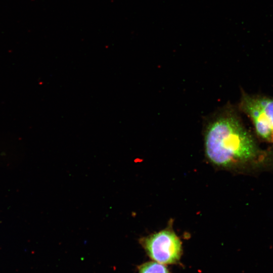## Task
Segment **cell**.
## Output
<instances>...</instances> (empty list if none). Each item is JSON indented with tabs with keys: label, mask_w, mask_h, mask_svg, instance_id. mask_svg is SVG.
I'll list each match as a JSON object with an SVG mask.
<instances>
[{
	"label": "cell",
	"mask_w": 273,
	"mask_h": 273,
	"mask_svg": "<svg viewBox=\"0 0 273 273\" xmlns=\"http://www.w3.org/2000/svg\"><path fill=\"white\" fill-rule=\"evenodd\" d=\"M240 108L250 119L256 135L273 143V98L243 93Z\"/></svg>",
	"instance_id": "7a4b0ae2"
},
{
	"label": "cell",
	"mask_w": 273,
	"mask_h": 273,
	"mask_svg": "<svg viewBox=\"0 0 273 273\" xmlns=\"http://www.w3.org/2000/svg\"><path fill=\"white\" fill-rule=\"evenodd\" d=\"M140 242L148 256L161 264L176 263L182 255L181 242L170 228L142 238Z\"/></svg>",
	"instance_id": "3957f363"
},
{
	"label": "cell",
	"mask_w": 273,
	"mask_h": 273,
	"mask_svg": "<svg viewBox=\"0 0 273 273\" xmlns=\"http://www.w3.org/2000/svg\"><path fill=\"white\" fill-rule=\"evenodd\" d=\"M204 148L209 161L224 168L247 162L258 152L252 135L237 114L231 110L219 114L208 122Z\"/></svg>",
	"instance_id": "6da1fadb"
},
{
	"label": "cell",
	"mask_w": 273,
	"mask_h": 273,
	"mask_svg": "<svg viewBox=\"0 0 273 273\" xmlns=\"http://www.w3.org/2000/svg\"><path fill=\"white\" fill-rule=\"evenodd\" d=\"M139 273H171L165 264L154 261L145 262L139 266Z\"/></svg>",
	"instance_id": "277c9868"
}]
</instances>
